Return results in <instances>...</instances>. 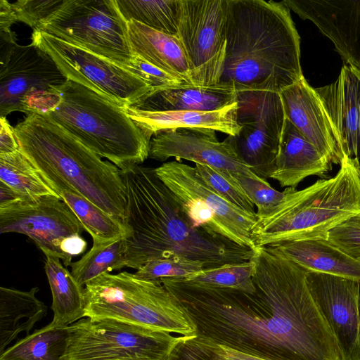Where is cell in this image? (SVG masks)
<instances>
[{
    "label": "cell",
    "mask_w": 360,
    "mask_h": 360,
    "mask_svg": "<svg viewBox=\"0 0 360 360\" xmlns=\"http://www.w3.org/2000/svg\"><path fill=\"white\" fill-rule=\"evenodd\" d=\"M284 192L283 200L269 214L257 218L252 230L257 248L327 238L333 227L360 212L359 158L344 155L335 176L300 191L288 187Z\"/></svg>",
    "instance_id": "5b68a950"
},
{
    "label": "cell",
    "mask_w": 360,
    "mask_h": 360,
    "mask_svg": "<svg viewBox=\"0 0 360 360\" xmlns=\"http://www.w3.org/2000/svg\"><path fill=\"white\" fill-rule=\"evenodd\" d=\"M128 70L143 79L151 88V93L170 86L186 84L183 80L157 68L136 56H134V61Z\"/></svg>",
    "instance_id": "f35d334b"
},
{
    "label": "cell",
    "mask_w": 360,
    "mask_h": 360,
    "mask_svg": "<svg viewBox=\"0 0 360 360\" xmlns=\"http://www.w3.org/2000/svg\"><path fill=\"white\" fill-rule=\"evenodd\" d=\"M327 239L346 255L360 262V212L330 230Z\"/></svg>",
    "instance_id": "8d00e7d4"
},
{
    "label": "cell",
    "mask_w": 360,
    "mask_h": 360,
    "mask_svg": "<svg viewBox=\"0 0 360 360\" xmlns=\"http://www.w3.org/2000/svg\"><path fill=\"white\" fill-rule=\"evenodd\" d=\"M228 0H181L177 37L195 85L218 84L226 55Z\"/></svg>",
    "instance_id": "5bb4252c"
},
{
    "label": "cell",
    "mask_w": 360,
    "mask_h": 360,
    "mask_svg": "<svg viewBox=\"0 0 360 360\" xmlns=\"http://www.w3.org/2000/svg\"><path fill=\"white\" fill-rule=\"evenodd\" d=\"M237 120L241 128L228 136L240 160L259 177L269 179L276 168L285 115L279 93L238 92Z\"/></svg>",
    "instance_id": "4fadbf2b"
},
{
    "label": "cell",
    "mask_w": 360,
    "mask_h": 360,
    "mask_svg": "<svg viewBox=\"0 0 360 360\" xmlns=\"http://www.w3.org/2000/svg\"><path fill=\"white\" fill-rule=\"evenodd\" d=\"M271 248L307 271L337 276L360 283V262L327 238L296 240Z\"/></svg>",
    "instance_id": "d4e9b609"
},
{
    "label": "cell",
    "mask_w": 360,
    "mask_h": 360,
    "mask_svg": "<svg viewBox=\"0 0 360 360\" xmlns=\"http://www.w3.org/2000/svg\"><path fill=\"white\" fill-rule=\"evenodd\" d=\"M254 269L255 262L251 259L243 262L205 268L181 280L198 285L231 288L252 293L255 291L252 282Z\"/></svg>",
    "instance_id": "d6a6232c"
},
{
    "label": "cell",
    "mask_w": 360,
    "mask_h": 360,
    "mask_svg": "<svg viewBox=\"0 0 360 360\" xmlns=\"http://www.w3.org/2000/svg\"><path fill=\"white\" fill-rule=\"evenodd\" d=\"M195 168L202 180L225 200L248 213L256 214L255 205L239 186L207 165L195 164Z\"/></svg>",
    "instance_id": "d590c367"
},
{
    "label": "cell",
    "mask_w": 360,
    "mask_h": 360,
    "mask_svg": "<svg viewBox=\"0 0 360 360\" xmlns=\"http://www.w3.org/2000/svg\"><path fill=\"white\" fill-rule=\"evenodd\" d=\"M125 237L94 239L91 250L80 259L72 262L71 274L81 285L97 276L126 266Z\"/></svg>",
    "instance_id": "f546056e"
},
{
    "label": "cell",
    "mask_w": 360,
    "mask_h": 360,
    "mask_svg": "<svg viewBox=\"0 0 360 360\" xmlns=\"http://www.w3.org/2000/svg\"><path fill=\"white\" fill-rule=\"evenodd\" d=\"M37 30L78 46L128 69L134 58L127 22L116 0H64Z\"/></svg>",
    "instance_id": "9c48e42d"
},
{
    "label": "cell",
    "mask_w": 360,
    "mask_h": 360,
    "mask_svg": "<svg viewBox=\"0 0 360 360\" xmlns=\"http://www.w3.org/2000/svg\"><path fill=\"white\" fill-rule=\"evenodd\" d=\"M344 155L360 156V70L345 64L330 84L314 88Z\"/></svg>",
    "instance_id": "d6986e66"
},
{
    "label": "cell",
    "mask_w": 360,
    "mask_h": 360,
    "mask_svg": "<svg viewBox=\"0 0 360 360\" xmlns=\"http://www.w3.org/2000/svg\"><path fill=\"white\" fill-rule=\"evenodd\" d=\"M210 352L212 360H266L262 358L249 355L226 346L200 339L195 336Z\"/></svg>",
    "instance_id": "ab89813d"
},
{
    "label": "cell",
    "mask_w": 360,
    "mask_h": 360,
    "mask_svg": "<svg viewBox=\"0 0 360 360\" xmlns=\"http://www.w3.org/2000/svg\"><path fill=\"white\" fill-rule=\"evenodd\" d=\"M236 89L224 83L199 86L188 84L150 93L131 106L146 111L212 112L237 102Z\"/></svg>",
    "instance_id": "603a6c76"
},
{
    "label": "cell",
    "mask_w": 360,
    "mask_h": 360,
    "mask_svg": "<svg viewBox=\"0 0 360 360\" xmlns=\"http://www.w3.org/2000/svg\"><path fill=\"white\" fill-rule=\"evenodd\" d=\"M47 184L70 207L93 240L131 236L122 219L107 213L64 181L51 180Z\"/></svg>",
    "instance_id": "83f0119b"
},
{
    "label": "cell",
    "mask_w": 360,
    "mask_h": 360,
    "mask_svg": "<svg viewBox=\"0 0 360 360\" xmlns=\"http://www.w3.org/2000/svg\"><path fill=\"white\" fill-rule=\"evenodd\" d=\"M0 181L27 198L60 197L20 149L0 155Z\"/></svg>",
    "instance_id": "1f68e13d"
},
{
    "label": "cell",
    "mask_w": 360,
    "mask_h": 360,
    "mask_svg": "<svg viewBox=\"0 0 360 360\" xmlns=\"http://www.w3.org/2000/svg\"><path fill=\"white\" fill-rule=\"evenodd\" d=\"M62 360H169L184 336L113 319H80L68 326Z\"/></svg>",
    "instance_id": "ba28073f"
},
{
    "label": "cell",
    "mask_w": 360,
    "mask_h": 360,
    "mask_svg": "<svg viewBox=\"0 0 360 360\" xmlns=\"http://www.w3.org/2000/svg\"><path fill=\"white\" fill-rule=\"evenodd\" d=\"M127 115L150 139L158 132L179 128L210 129L235 136L241 127L238 122V102L212 112L188 110L146 111L131 105Z\"/></svg>",
    "instance_id": "44dd1931"
},
{
    "label": "cell",
    "mask_w": 360,
    "mask_h": 360,
    "mask_svg": "<svg viewBox=\"0 0 360 360\" xmlns=\"http://www.w3.org/2000/svg\"><path fill=\"white\" fill-rule=\"evenodd\" d=\"M312 298L331 329L342 360H360V283L306 271Z\"/></svg>",
    "instance_id": "2e32d148"
},
{
    "label": "cell",
    "mask_w": 360,
    "mask_h": 360,
    "mask_svg": "<svg viewBox=\"0 0 360 360\" xmlns=\"http://www.w3.org/2000/svg\"><path fill=\"white\" fill-rule=\"evenodd\" d=\"M329 38L346 65L360 70V0H283Z\"/></svg>",
    "instance_id": "ac0fdd59"
},
{
    "label": "cell",
    "mask_w": 360,
    "mask_h": 360,
    "mask_svg": "<svg viewBox=\"0 0 360 360\" xmlns=\"http://www.w3.org/2000/svg\"><path fill=\"white\" fill-rule=\"evenodd\" d=\"M0 117L14 111L44 115L53 105V87L66 82L53 59L32 44L0 48Z\"/></svg>",
    "instance_id": "8fae6325"
},
{
    "label": "cell",
    "mask_w": 360,
    "mask_h": 360,
    "mask_svg": "<svg viewBox=\"0 0 360 360\" xmlns=\"http://www.w3.org/2000/svg\"><path fill=\"white\" fill-rule=\"evenodd\" d=\"M248 199L256 206L257 218L269 214L283 200L285 192L274 189L266 179H256L242 174H232Z\"/></svg>",
    "instance_id": "e575fe53"
},
{
    "label": "cell",
    "mask_w": 360,
    "mask_h": 360,
    "mask_svg": "<svg viewBox=\"0 0 360 360\" xmlns=\"http://www.w3.org/2000/svg\"><path fill=\"white\" fill-rule=\"evenodd\" d=\"M253 292L166 278L200 339L266 360H342L306 270L271 247L255 250Z\"/></svg>",
    "instance_id": "6da1fadb"
},
{
    "label": "cell",
    "mask_w": 360,
    "mask_h": 360,
    "mask_svg": "<svg viewBox=\"0 0 360 360\" xmlns=\"http://www.w3.org/2000/svg\"><path fill=\"white\" fill-rule=\"evenodd\" d=\"M290 11L282 1L228 0L221 83L280 93L304 77Z\"/></svg>",
    "instance_id": "3957f363"
},
{
    "label": "cell",
    "mask_w": 360,
    "mask_h": 360,
    "mask_svg": "<svg viewBox=\"0 0 360 360\" xmlns=\"http://www.w3.org/2000/svg\"><path fill=\"white\" fill-rule=\"evenodd\" d=\"M31 199L16 191L3 181H0V207L22 200Z\"/></svg>",
    "instance_id": "ee69618b"
},
{
    "label": "cell",
    "mask_w": 360,
    "mask_h": 360,
    "mask_svg": "<svg viewBox=\"0 0 360 360\" xmlns=\"http://www.w3.org/2000/svg\"><path fill=\"white\" fill-rule=\"evenodd\" d=\"M0 155L9 154L20 149L13 128L6 117H0Z\"/></svg>",
    "instance_id": "60d3db41"
},
{
    "label": "cell",
    "mask_w": 360,
    "mask_h": 360,
    "mask_svg": "<svg viewBox=\"0 0 360 360\" xmlns=\"http://www.w3.org/2000/svg\"><path fill=\"white\" fill-rule=\"evenodd\" d=\"M214 130L179 128L158 132L151 139L148 158L164 162L170 158L210 167L221 172L257 176L238 156L227 136L219 141Z\"/></svg>",
    "instance_id": "e0dca14e"
},
{
    "label": "cell",
    "mask_w": 360,
    "mask_h": 360,
    "mask_svg": "<svg viewBox=\"0 0 360 360\" xmlns=\"http://www.w3.org/2000/svg\"><path fill=\"white\" fill-rule=\"evenodd\" d=\"M155 169L195 226L239 245L257 249L252 238L256 214L222 198L202 180L195 167L174 160Z\"/></svg>",
    "instance_id": "30bf717a"
},
{
    "label": "cell",
    "mask_w": 360,
    "mask_h": 360,
    "mask_svg": "<svg viewBox=\"0 0 360 360\" xmlns=\"http://www.w3.org/2000/svg\"><path fill=\"white\" fill-rule=\"evenodd\" d=\"M279 94L285 117L332 163L340 165L343 154L315 89L304 77Z\"/></svg>",
    "instance_id": "ffe728a7"
},
{
    "label": "cell",
    "mask_w": 360,
    "mask_h": 360,
    "mask_svg": "<svg viewBox=\"0 0 360 360\" xmlns=\"http://www.w3.org/2000/svg\"><path fill=\"white\" fill-rule=\"evenodd\" d=\"M127 22L135 20L158 32L177 36L181 0H116Z\"/></svg>",
    "instance_id": "4dcf8cb0"
},
{
    "label": "cell",
    "mask_w": 360,
    "mask_h": 360,
    "mask_svg": "<svg viewBox=\"0 0 360 360\" xmlns=\"http://www.w3.org/2000/svg\"><path fill=\"white\" fill-rule=\"evenodd\" d=\"M45 272L52 294L51 324L67 326L86 316L84 289L60 259L46 256Z\"/></svg>",
    "instance_id": "4316f807"
},
{
    "label": "cell",
    "mask_w": 360,
    "mask_h": 360,
    "mask_svg": "<svg viewBox=\"0 0 360 360\" xmlns=\"http://www.w3.org/2000/svg\"><path fill=\"white\" fill-rule=\"evenodd\" d=\"M86 316L113 319L143 327L196 335V328L186 310L162 284L136 278L122 271L103 274L84 289Z\"/></svg>",
    "instance_id": "52a82bcc"
},
{
    "label": "cell",
    "mask_w": 360,
    "mask_h": 360,
    "mask_svg": "<svg viewBox=\"0 0 360 360\" xmlns=\"http://www.w3.org/2000/svg\"><path fill=\"white\" fill-rule=\"evenodd\" d=\"M86 241L81 235L70 236L62 242L60 248L63 252L71 257L83 253L86 248Z\"/></svg>",
    "instance_id": "7bdbcfd3"
},
{
    "label": "cell",
    "mask_w": 360,
    "mask_h": 360,
    "mask_svg": "<svg viewBox=\"0 0 360 360\" xmlns=\"http://www.w3.org/2000/svg\"><path fill=\"white\" fill-rule=\"evenodd\" d=\"M205 268L201 262L182 256H172L149 261L134 274L139 279L162 284L164 279H185Z\"/></svg>",
    "instance_id": "836d02e7"
},
{
    "label": "cell",
    "mask_w": 360,
    "mask_h": 360,
    "mask_svg": "<svg viewBox=\"0 0 360 360\" xmlns=\"http://www.w3.org/2000/svg\"><path fill=\"white\" fill-rule=\"evenodd\" d=\"M64 0H18L11 3L16 21L37 30L40 23L58 9Z\"/></svg>",
    "instance_id": "74e56055"
},
{
    "label": "cell",
    "mask_w": 360,
    "mask_h": 360,
    "mask_svg": "<svg viewBox=\"0 0 360 360\" xmlns=\"http://www.w3.org/2000/svg\"><path fill=\"white\" fill-rule=\"evenodd\" d=\"M127 193L126 266L139 269L149 261L182 256L205 268L250 260L251 248L197 227L155 169L139 165L120 170Z\"/></svg>",
    "instance_id": "7a4b0ae2"
},
{
    "label": "cell",
    "mask_w": 360,
    "mask_h": 360,
    "mask_svg": "<svg viewBox=\"0 0 360 360\" xmlns=\"http://www.w3.org/2000/svg\"><path fill=\"white\" fill-rule=\"evenodd\" d=\"M38 287L29 291L0 288V354L20 333L30 335L34 325L46 316V306L36 297Z\"/></svg>",
    "instance_id": "484cf974"
},
{
    "label": "cell",
    "mask_w": 360,
    "mask_h": 360,
    "mask_svg": "<svg viewBox=\"0 0 360 360\" xmlns=\"http://www.w3.org/2000/svg\"><path fill=\"white\" fill-rule=\"evenodd\" d=\"M131 52L188 84L195 85L184 48L176 36H171L135 20L127 22Z\"/></svg>",
    "instance_id": "cb8c5ba5"
},
{
    "label": "cell",
    "mask_w": 360,
    "mask_h": 360,
    "mask_svg": "<svg viewBox=\"0 0 360 360\" xmlns=\"http://www.w3.org/2000/svg\"><path fill=\"white\" fill-rule=\"evenodd\" d=\"M68 326L50 323L5 349L0 360H62L67 347Z\"/></svg>",
    "instance_id": "f1b7e54d"
},
{
    "label": "cell",
    "mask_w": 360,
    "mask_h": 360,
    "mask_svg": "<svg viewBox=\"0 0 360 360\" xmlns=\"http://www.w3.org/2000/svg\"><path fill=\"white\" fill-rule=\"evenodd\" d=\"M20 150L46 181L60 180L112 216L124 221L127 193L120 169L49 117L27 115L14 127Z\"/></svg>",
    "instance_id": "277c9868"
},
{
    "label": "cell",
    "mask_w": 360,
    "mask_h": 360,
    "mask_svg": "<svg viewBox=\"0 0 360 360\" xmlns=\"http://www.w3.org/2000/svg\"><path fill=\"white\" fill-rule=\"evenodd\" d=\"M359 323H360V321H359Z\"/></svg>",
    "instance_id": "f6af8a7d"
},
{
    "label": "cell",
    "mask_w": 360,
    "mask_h": 360,
    "mask_svg": "<svg viewBox=\"0 0 360 360\" xmlns=\"http://www.w3.org/2000/svg\"><path fill=\"white\" fill-rule=\"evenodd\" d=\"M31 39L53 59L68 79L123 108L139 103L152 91L137 75L108 58L39 30L33 31Z\"/></svg>",
    "instance_id": "7c38bea8"
},
{
    "label": "cell",
    "mask_w": 360,
    "mask_h": 360,
    "mask_svg": "<svg viewBox=\"0 0 360 360\" xmlns=\"http://www.w3.org/2000/svg\"><path fill=\"white\" fill-rule=\"evenodd\" d=\"M331 166L332 162L285 117L276 168L269 179L282 187L295 188L309 176H324Z\"/></svg>",
    "instance_id": "7402d4cb"
},
{
    "label": "cell",
    "mask_w": 360,
    "mask_h": 360,
    "mask_svg": "<svg viewBox=\"0 0 360 360\" xmlns=\"http://www.w3.org/2000/svg\"><path fill=\"white\" fill-rule=\"evenodd\" d=\"M85 230L70 207L60 198L47 195L22 200L0 207V233L30 237L45 256H53L70 266L72 257L63 252L62 242Z\"/></svg>",
    "instance_id": "9a60e30c"
},
{
    "label": "cell",
    "mask_w": 360,
    "mask_h": 360,
    "mask_svg": "<svg viewBox=\"0 0 360 360\" xmlns=\"http://www.w3.org/2000/svg\"><path fill=\"white\" fill-rule=\"evenodd\" d=\"M55 103L44 115L101 158L126 170L148 158L150 142L124 108L68 79L53 87Z\"/></svg>",
    "instance_id": "8992f818"
},
{
    "label": "cell",
    "mask_w": 360,
    "mask_h": 360,
    "mask_svg": "<svg viewBox=\"0 0 360 360\" xmlns=\"http://www.w3.org/2000/svg\"><path fill=\"white\" fill-rule=\"evenodd\" d=\"M16 19L11 8V3L6 0L0 1V35L11 36L15 33L11 28Z\"/></svg>",
    "instance_id": "b9f144b4"
}]
</instances>
